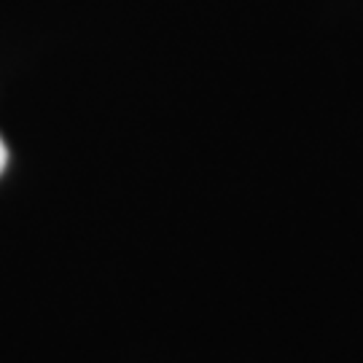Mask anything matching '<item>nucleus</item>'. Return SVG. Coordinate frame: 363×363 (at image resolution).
Segmentation results:
<instances>
[{
  "label": "nucleus",
  "mask_w": 363,
  "mask_h": 363,
  "mask_svg": "<svg viewBox=\"0 0 363 363\" xmlns=\"http://www.w3.org/2000/svg\"><path fill=\"white\" fill-rule=\"evenodd\" d=\"M6 164H9V151H6V143L0 140V172L6 169Z\"/></svg>",
  "instance_id": "f257e3e1"
}]
</instances>
